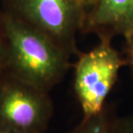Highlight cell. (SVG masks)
Wrapping results in <instances>:
<instances>
[{
  "instance_id": "cell-1",
  "label": "cell",
  "mask_w": 133,
  "mask_h": 133,
  "mask_svg": "<svg viewBox=\"0 0 133 133\" xmlns=\"http://www.w3.org/2000/svg\"><path fill=\"white\" fill-rule=\"evenodd\" d=\"M4 29L18 81L47 92L64 76L70 55L25 21L6 18Z\"/></svg>"
},
{
  "instance_id": "cell-2",
  "label": "cell",
  "mask_w": 133,
  "mask_h": 133,
  "mask_svg": "<svg viewBox=\"0 0 133 133\" xmlns=\"http://www.w3.org/2000/svg\"><path fill=\"white\" fill-rule=\"evenodd\" d=\"M90 51L79 55L74 68V92L81 105L83 118L101 112L106 98L113 88L125 58L111 44L110 38H99Z\"/></svg>"
},
{
  "instance_id": "cell-3",
  "label": "cell",
  "mask_w": 133,
  "mask_h": 133,
  "mask_svg": "<svg viewBox=\"0 0 133 133\" xmlns=\"http://www.w3.org/2000/svg\"><path fill=\"white\" fill-rule=\"evenodd\" d=\"M25 22L68 53L79 55L75 35L82 30L87 9L79 0H16Z\"/></svg>"
},
{
  "instance_id": "cell-4",
  "label": "cell",
  "mask_w": 133,
  "mask_h": 133,
  "mask_svg": "<svg viewBox=\"0 0 133 133\" xmlns=\"http://www.w3.org/2000/svg\"><path fill=\"white\" fill-rule=\"evenodd\" d=\"M20 82V81H19ZM51 105L46 92L23 82L0 94V121L14 133H40L47 125Z\"/></svg>"
},
{
  "instance_id": "cell-5",
  "label": "cell",
  "mask_w": 133,
  "mask_h": 133,
  "mask_svg": "<svg viewBox=\"0 0 133 133\" xmlns=\"http://www.w3.org/2000/svg\"><path fill=\"white\" fill-rule=\"evenodd\" d=\"M82 31L99 38L128 36L133 31V0H97L87 10Z\"/></svg>"
},
{
  "instance_id": "cell-6",
  "label": "cell",
  "mask_w": 133,
  "mask_h": 133,
  "mask_svg": "<svg viewBox=\"0 0 133 133\" xmlns=\"http://www.w3.org/2000/svg\"><path fill=\"white\" fill-rule=\"evenodd\" d=\"M115 111L111 105H106L99 114L83 118L81 123L71 133H110L111 123Z\"/></svg>"
},
{
  "instance_id": "cell-7",
  "label": "cell",
  "mask_w": 133,
  "mask_h": 133,
  "mask_svg": "<svg viewBox=\"0 0 133 133\" xmlns=\"http://www.w3.org/2000/svg\"><path fill=\"white\" fill-rule=\"evenodd\" d=\"M110 133H133V112L123 117H117L114 114Z\"/></svg>"
},
{
  "instance_id": "cell-8",
  "label": "cell",
  "mask_w": 133,
  "mask_h": 133,
  "mask_svg": "<svg viewBox=\"0 0 133 133\" xmlns=\"http://www.w3.org/2000/svg\"><path fill=\"white\" fill-rule=\"evenodd\" d=\"M125 52L127 66H130L133 75V31L125 37Z\"/></svg>"
},
{
  "instance_id": "cell-9",
  "label": "cell",
  "mask_w": 133,
  "mask_h": 133,
  "mask_svg": "<svg viewBox=\"0 0 133 133\" xmlns=\"http://www.w3.org/2000/svg\"><path fill=\"white\" fill-rule=\"evenodd\" d=\"M97 0H79V2L83 4V6L87 9V11L89 8H91Z\"/></svg>"
},
{
  "instance_id": "cell-10",
  "label": "cell",
  "mask_w": 133,
  "mask_h": 133,
  "mask_svg": "<svg viewBox=\"0 0 133 133\" xmlns=\"http://www.w3.org/2000/svg\"><path fill=\"white\" fill-rule=\"evenodd\" d=\"M2 55H3V49H2V42H1V36H0V62L2 60Z\"/></svg>"
},
{
  "instance_id": "cell-11",
  "label": "cell",
  "mask_w": 133,
  "mask_h": 133,
  "mask_svg": "<svg viewBox=\"0 0 133 133\" xmlns=\"http://www.w3.org/2000/svg\"><path fill=\"white\" fill-rule=\"evenodd\" d=\"M0 133H14V132H11L9 131H2V130H0Z\"/></svg>"
}]
</instances>
